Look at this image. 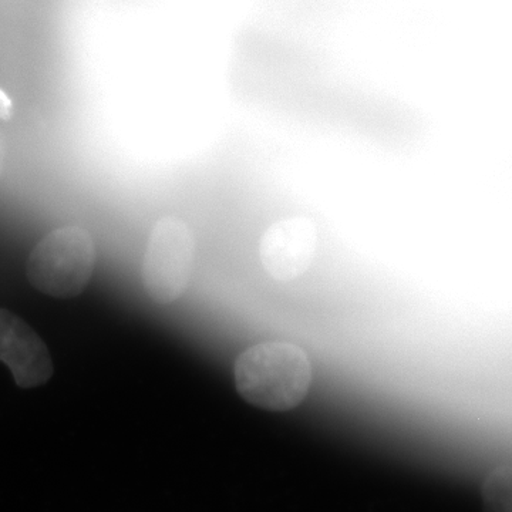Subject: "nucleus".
<instances>
[{
	"label": "nucleus",
	"instance_id": "f257e3e1",
	"mask_svg": "<svg viewBox=\"0 0 512 512\" xmlns=\"http://www.w3.org/2000/svg\"><path fill=\"white\" fill-rule=\"evenodd\" d=\"M313 380L311 359L288 342H264L238 356L234 382L242 399L259 409L288 412L308 396Z\"/></svg>",
	"mask_w": 512,
	"mask_h": 512
},
{
	"label": "nucleus",
	"instance_id": "0eeeda50",
	"mask_svg": "<svg viewBox=\"0 0 512 512\" xmlns=\"http://www.w3.org/2000/svg\"><path fill=\"white\" fill-rule=\"evenodd\" d=\"M13 104L3 90H0V120L9 121L12 119Z\"/></svg>",
	"mask_w": 512,
	"mask_h": 512
},
{
	"label": "nucleus",
	"instance_id": "6e6552de",
	"mask_svg": "<svg viewBox=\"0 0 512 512\" xmlns=\"http://www.w3.org/2000/svg\"><path fill=\"white\" fill-rule=\"evenodd\" d=\"M6 164V144L5 138H3L2 130H0V177H2L3 170H5Z\"/></svg>",
	"mask_w": 512,
	"mask_h": 512
},
{
	"label": "nucleus",
	"instance_id": "f03ea898",
	"mask_svg": "<svg viewBox=\"0 0 512 512\" xmlns=\"http://www.w3.org/2000/svg\"><path fill=\"white\" fill-rule=\"evenodd\" d=\"M96 266V247L89 232L62 227L50 232L26 262L29 284L57 299L76 298L89 285Z\"/></svg>",
	"mask_w": 512,
	"mask_h": 512
},
{
	"label": "nucleus",
	"instance_id": "423d86ee",
	"mask_svg": "<svg viewBox=\"0 0 512 512\" xmlns=\"http://www.w3.org/2000/svg\"><path fill=\"white\" fill-rule=\"evenodd\" d=\"M511 466L495 468L483 484V498L490 512H511Z\"/></svg>",
	"mask_w": 512,
	"mask_h": 512
},
{
	"label": "nucleus",
	"instance_id": "39448f33",
	"mask_svg": "<svg viewBox=\"0 0 512 512\" xmlns=\"http://www.w3.org/2000/svg\"><path fill=\"white\" fill-rule=\"evenodd\" d=\"M0 362L12 372L18 387L32 389L55 373L52 356L43 339L18 315L0 308Z\"/></svg>",
	"mask_w": 512,
	"mask_h": 512
},
{
	"label": "nucleus",
	"instance_id": "7ed1b4c3",
	"mask_svg": "<svg viewBox=\"0 0 512 512\" xmlns=\"http://www.w3.org/2000/svg\"><path fill=\"white\" fill-rule=\"evenodd\" d=\"M195 241L190 227L178 218H163L151 229L143 259L144 288L158 305H170L190 285Z\"/></svg>",
	"mask_w": 512,
	"mask_h": 512
},
{
	"label": "nucleus",
	"instance_id": "20e7f679",
	"mask_svg": "<svg viewBox=\"0 0 512 512\" xmlns=\"http://www.w3.org/2000/svg\"><path fill=\"white\" fill-rule=\"evenodd\" d=\"M319 232L305 217L282 218L266 229L259 245L266 274L281 284L301 278L318 254Z\"/></svg>",
	"mask_w": 512,
	"mask_h": 512
}]
</instances>
